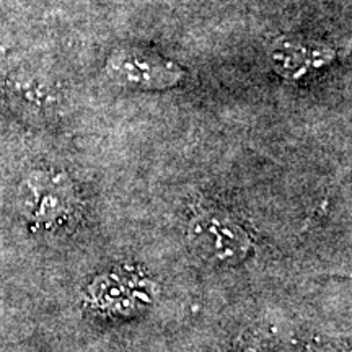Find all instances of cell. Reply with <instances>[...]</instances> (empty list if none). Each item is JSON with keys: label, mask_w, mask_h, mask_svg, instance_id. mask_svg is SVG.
<instances>
[{"label": "cell", "mask_w": 352, "mask_h": 352, "mask_svg": "<svg viewBox=\"0 0 352 352\" xmlns=\"http://www.w3.org/2000/svg\"><path fill=\"white\" fill-rule=\"evenodd\" d=\"M155 284L135 267L101 272L83 292V307L107 318L127 320L152 307Z\"/></svg>", "instance_id": "cell-2"}, {"label": "cell", "mask_w": 352, "mask_h": 352, "mask_svg": "<svg viewBox=\"0 0 352 352\" xmlns=\"http://www.w3.org/2000/svg\"><path fill=\"white\" fill-rule=\"evenodd\" d=\"M334 59V52L323 44L302 38H283L271 50L272 67L285 78H302L318 72Z\"/></svg>", "instance_id": "cell-5"}, {"label": "cell", "mask_w": 352, "mask_h": 352, "mask_svg": "<svg viewBox=\"0 0 352 352\" xmlns=\"http://www.w3.org/2000/svg\"><path fill=\"white\" fill-rule=\"evenodd\" d=\"M109 76L120 85L138 90H164L178 85L184 72L173 60L140 47L114 51L107 65Z\"/></svg>", "instance_id": "cell-4"}, {"label": "cell", "mask_w": 352, "mask_h": 352, "mask_svg": "<svg viewBox=\"0 0 352 352\" xmlns=\"http://www.w3.org/2000/svg\"><path fill=\"white\" fill-rule=\"evenodd\" d=\"M7 94L15 104L34 111L59 104L60 101L59 90L54 83L44 76L32 72H19L8 78Z\"/></svg>", "instance_id": "cell-6"}, {"label": "cell", "mask_w": 352, "mask_h": 352, "mask_svg": "<svg viewBox=\"0 0 352 352\" xmlns=\"http://www.w3.org/2000/svg\"><path fill=\"white\" fill-rule=\"evenodd\" d=\"M186 240L197 258L217 267L240 266L254 250V241L243 223L219 209H204L192 215Z\"/></svg>", "instance_id": "cell-1"}, {"label": "cell", "mask_w": 352, "mask_h": 352, "mask_svg": "<svg viewBox=\"0 0 352 352\" xmlns=\"http://www.w3.org/2000/svg\"><path fill=\"white\" fill-rule=\"evenodd\" d=\"M20 210L34 228L57 230L69 223L77 210L74 184L60 171L36 170L21 182Z\"/></svg>", "instance_id": "cell-3"}]
</instances>
